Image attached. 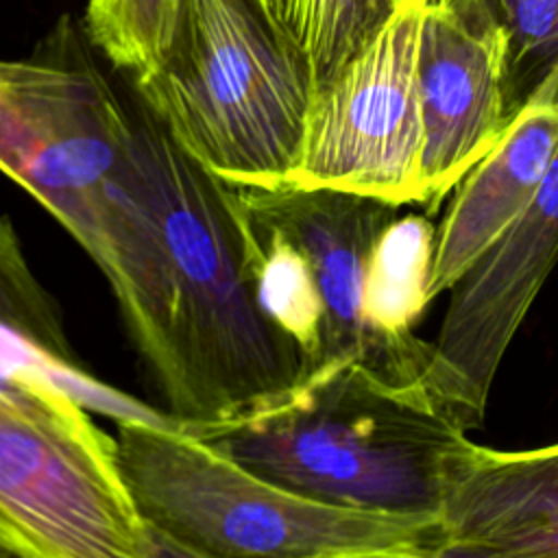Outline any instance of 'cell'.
I'll list each match as a JSON object with an SVG mask.
<instances>
[{
    "label": "cell",
    "instance_id": "4",
    "mask_svg": "<svg viewBox=\"0 0 558 558\" xmlns=\"http://www.w3.org/2000/svg\"><path fill=\"white\" fill-rule=\"evenodd\" d=\"M131 89L209 170L270 187L299 163L316 81L253 0H190L172 50Z\"/></svg>",
    "mask_w": 558,
    "mask_h": 558
},
{
    "label": "cell",
    "instance_id": "15",
    "mask_svg": "<svg viewBox=\"0 0 558 558\" xmlns=\"http://www.w3.org/2000/svg\"><path fill=\"white\" fill-rule=\"evenodd\" d=\"M307 59L316 92L364 46L395 0H253Z\"/></svg>",
    "mask_w": 558,
    "mask_h": 558
},
{
    "label": "cell",
    "instance_id": "8",
    "mask_svg": "<svg viewBox=\"0 0 558 558\" xmlns=\"http://www.w3.org/2000/svg\"><path fill=\"white\" fill-rule=\"evenodd\" d=\"M558 264V155L534 198L449 288L427 386L477 429L497 368L545 279Z\"/></svg>",
    "mask_w": 558,
    "mask_h": 558
},
{
    "label": "cell",
    "instance_id": "17",
    "mask_svg": "<svg viewBox=\"0 0 558 558\" xmlns=\"http://www.w3.org/2000/svg\"><path fill=\"white\" fill-rule=\"evenodd\" d=\"M501 33L510 118L558 72V0H488Z\"/></svg>",
    "mask_w": 558,
    "mask_h": 558
},
{
    "label": "cell",
    "instance_id": "9",
    "mask_svg": "<svg viewBox=\"0 0 558 558\" xmlns=\"http://www.w3.org/2000/svg\"><path fill=\"white\" fill-rule=\"evenodd\" d=\"M416 85L423 120V205L434 211L504 135V50L488 0H427Z\"/></svg>",
    "mask_w": 558,
    "mask_h": 558
},
{
    "label": "cell",
    "instance_id": "10",
    "mask_svg": "<svg viewBox=\"0 0 558 558\" xmlns=\"http://www.w3.org/2000/svg\"><path fill=\"white\" fill-rule=\"evenodd\" d=\"M233 185L244 207L283 231L314 270L325 307L318 362L353 355L397 379L362 318V283L371 248L399 205L323 185Z\"/></svg>",
    "mask_w": 558,
    "mask_h": 558
},
{
    "label": "cell",
    "instance_id": "14",
    "mask_svg": "<svg viewBox=\"0 0 558 558\" xmlns=\"http://www.w3.org/2000/svg\"><path fill=\"white\" fill-rule=\"evenodd\" d=\"M246 209V207H244ZM248 270L262 312L290 336L305 368L320 357L325 307L314 270L303 251L277 227L248 209Z\"/></svg>",
    "mask_w": 558,
    "mask_h": 558
},
{
    "label": "cell",
    "instance_id": "18",
    "mask_svg": "<svg viewBox=\"0 0 558 558\" xmlns=\"http://www.w3.org/2000/svg\"><path fill=\"white\" fill-rule=\"evenodd\" d=\"M0 325L65 362L81 364L68 340L61 312L31 270L7 216H0Z\"/></svg>",
    "mask_w": 558,
    "mask_h": 558
},
{
    "label": "cell",
    "instance_id": "6",
    "mask_svg": "<svg viewBox=\"0 0 558 558\" xmlns=\"http://www.w3.org/2000/svg\"><path fill=\"white\" fill-rule=\"evenodd\" d=\"M83 22L61 15L22 59H0V170L98 259L133 131L131 96Z\"/></svg>",
    "mask_w": 558,
    "mask_h": 558
},
{
    "label": "cell",
    "instance_id": "7",
    "mask_svg": "<svg viewBox=\"0 0 558 558\" xmlns=\"http://www.w3.org/2000/svg\"><path fill=\"white\" fill-rule=\"evenodd\" d=\"M425 0H397L364 46L323 85L286 183L338 187L395 205L423 203L416 48Z\"/></svg>",
    "mask_w": 558,
    "mask_h": 558
},
{
    "label": "cell",
    "instance_id": "12",
    "mask_svg": "<svg viewBox=\"0 0 558 558\" xmlns=\"http://www.w3.org/2000/svg\"><path fill=\"white\" fill-rule=\"evenodd\" d=\"M558 155V72L510 118L497 144L456 185L434 233L429 301L534 198Z\"/></svg>",
    "mask_w": 558,
    "mask_h": 558
},
{
    "label": "cell",
    "instance_id": "16",
    "mask_svg": "<svg viewBox=\"0 0 558 558\" xmlns=\"http://www.w3.org/2000/svg\"><path fill=\"white\" fill-rule=\"evenodd\" d=\"M187 4L190 0H87L81 22L100 57L135 81L172 50Z\"/></svg>",
    "mask_w": 558,
    "mask_h": 558
},
{
    "label": "cell",
    "instance_id": "2",
    "mask_svg": "<svg viewBox=\"0 0 558 558\" xmlns=\"http://www.w3.org/2000/svg\"><path fill=\"white\" fill-rule=\"evenodd\" d=\"M179 427L314 499L418 514L440 512L471 442L423 381H397L353 355L318 362L227 418Z\"/></svg>",
    "mask_w": 558,
    "mask_h": 558
},
{
    "label": "cell",
    "instance_id": "19",
    "mask_svg": "<svg viewBox=\"0 0 558 558\" xmlns=\"http://www.w3.org/2000/svg\"><path fill=\"white\" fill-rule=\"evenodd\" d=\"M395 2H397V0H395ZM425 2H427V0H425Z\"/></svg>",
    "mask_w": 558,
    "mask_h": 558
},
{
    "label": "cell",
    "instance_id": "3",
    "mask_svg": "<svg viewBox=\"0 0 558 558\" xmlns=\"http://www.w3.org/2000/svg\"><path fill=\"white\" fill-rule=\"evenodd\" d=\"M118 464L161 554L440 558L438 514L340 506L281 486L179 425L120 421Z\"/></svg>",
    "mask_w": 558,
    "mask_h": 558
},
{
    "label": "cell",
    "instance_id": "5",
    "mask_svg": "<svg viewBox=\"0 0 558 558\" xmlns=\"http://www.w3.org/2000/svg\"><path fill=\"white\" fill-rule=\"evenodd\" d=\"M0 549L146 558L161 547L89 408L35 366H0Z\"/></svg>",
    "mask_w": 558,
    "mask_h": 558
},
{
    "label": "cell",
    "instance_id": "1",
    "mask_svg": "<svg viewBox=\"0 0 558 558\" xmlns=\"http://www.w3.org/2000/svg\"><path fill=\"white\" fill-rule=\"evenodd\" d=\"M131 105L133 131L94 264L168 414L220 421L294 384L305 357L255 299L235 185L181 146L133 89Z\"/></svg>",
    "mask_w": 558,
    "mask_h": 558
},
{
    "label": "cell",
    "instance_id": "11",
    "mask_svg": "<svg viewBox=\"0 0 558 558\" xmlns=\"http://www.w3.org/2000/svg\"><path fill=\"white\" fill-rule=\"evenodd\" d=\"M438 519L440 558H558V442L499 451L471 440Z\"/></svg>",
    "mask_w": 558,
    "mask_h": 558
},
{
    "label": "cell",
    "instance_id": "13",
    "mask_svg": "<svg viewBox=\"0 0 558 558\" xmlns=\"http://www.w3.org/2000/svg\"><path fill=\"white\" fill-rule=\"evenodd\" d=\"M436 227L416 214L397 216L375 240L362 283V318L399 381H423L432 344L412 333L429 303ZM429 388V386H427Z\"/></svg>",
    "mask_w": 558,
    "mask_h": 558
}]
</instances>
